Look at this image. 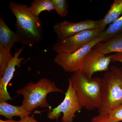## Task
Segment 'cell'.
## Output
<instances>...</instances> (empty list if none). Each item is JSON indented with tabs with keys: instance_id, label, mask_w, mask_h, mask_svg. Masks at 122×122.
I'll use <instances>...</instances> for the list:
<instances>
[{
	"instance_id": "7a4b0ae2",
	"label": "cell",
	"mask_w": 122,
	"mask_h": 122,
	"mask_svg": "<svg viewBox=\"0 0 122 122\" xmlns=\"http://www.w3.org/2000/svg\"><path fill=\"white\" fill-rule=\"evenodd\" d=\"M82 107L92 111L100 107L102 101V78L89 79L81 72L73 73L68 79Z\"/></svg>"
},
{
	"instance_id": "277c9868",
	"label": "cell",
	"mask_w": 122,
	"mask_h": 122,
	"mask_svg": "<svg viewBox=\"0 0 122 122\" xmlns=\"http://www.w3.org/2000/svg\"><path fill=\"white\" fill-rule=\"evenodd\" d=\"M64 92L54 82L45 78H41L36 83L29 82L16 91L17 94L23 96L22 106L30 112L38 107L51 110V107L46 98L48 95L51 93Z\"/></svg>"
},
{
	"instance_id": "603a6c76",
	"label": "cell",
	"mask_w": 122,
	"mask_h": 122,
	"mask_svg": "<svg viewBox=\"0 0 122 122\" xmlns=\"http://www.w3.org/2000/svg\"><path fill=\"white\" fill-rule=\"evenodd\" d=\"M0 122H21L20 120H14L13 119H8L7 120H3L2 119H0Z\"/></svg>"
},
{
	"instance_id": "52a82bcc",
	"label": "cell",
	"mask_w": 122,
	"mask_h": 122,
	"mask_svg": "<svg viewBox=\"0 0 122 122\" xmlns=\"http://www.w3.org/2000/svg\"><path fill=\"white\" fill-rule=\"evenodd\" d=\"M82 108L76 93L69 81L68 89L63 101L55 108L50 110L47 117L50 120H57L62 113V122H73L75 114Z\"/></svg>"
},
{
	"instance_id": "30bf717a",
	"label": "cell",
	"mask_w": 122,
	"mask_h": 122,
	"mask_svg": "<svg viewBox=\"0 0 122 122\" xmlns=\"http://www.w3.org/2000/svg\"><path fill=\"white\" fill-rule=\"evenodd\" d=\"M24 47H20L15 51L13 58L9 63L4 73L0 78V101L7 102L12 98L10 95L7 86L13 77L17 66H19L25 58L20 57V55L24 50Z\"/></svg>"
},
{
	"instance_id": "44dd1931",
	"label": "cell",
	"mask_w": 122,
	"mask_h": 122,
	"mask_svg": "<svg viewBox=\"0 0 122 122\" xmlns=\"http://www.w3.org/2000/svg\"><path fill=\"white\" fill-rule=\"evenodd\" d=\"M111 55L112 62H119L122 63V52L115 53Z\"/></svg>"
},
{
	"instance_id": "ba28073f",
	"label": "cell",
	"mask_w": 122,
	"mask_h": 122,
	"mask_svg": "<svg viewBox=\"0 0 122 122\" xmlns=\"http://www.w3.org/2000/svg\"><path fill=\"white\" fill-rule=\"evenodd\" d=\"M101 25V20H87L78 22L65 20L55 24L53 30L56 35L57 39L61 40L85 30L100 29Z\"/></svg>"
},
{
	"instance_id": "5b68a950",
	"label": "cell",
	"mask_w": 122,
	"mask_h": 122,
	"mask_svg": "<svg viewBox=\"0 0 122 122\" xmlns=\"http://www.w3.org/2000/svg\"><path fill=\"white\" fill-rule=\"evenodd\" d=\"M101 42L100 38L98 37L74 52L57 54L54 59V62L66 72L73 73L81 72L87 55L96 45Z\"/></svg>"
},
{
	"instance_id": "7c38bea8",
	"label": "cell",
	"mask_w": 122,
	"mask_h": 122,
	"mask_svg": "<svg viewBox=\"0 0 122 122\" xmlns=\"http://www.w3.org/2000/svg\"><path fill=\"white\" fill-rule=\"evenodd\" d=\"M94 49L106 55L112 53L122 52V33L106 41L99 42L94 47Z\"/></svg>"
},
{
	"instance_id": "9a60e30c",
	"label": "cell",
	"mask_w": 122,
	"mask_h": 122,
	"mask_svg": "<svg viewBox=\"0 0 122 122\" xmlns=\"http://www.w3.org/2000/svg\"><path fill=\"white\" fill-rule=\"evenodd\" d=\"M29 8L31 12L37 17L43 11L50 12L54 10L52 0H34L31 2Z\"/></svg>"
},
{
	"instance_id": "d6986e66",
	"label": "cell",
	"mask_w": 122,
	"mask_h": 122,
	"mask_svg": "<svg viewBox=\"0 0 122 122\" xmlns=\"http://www.w3.org/2000/svg\"><path fill=\"white\" fill-rule=\"evenodd\" d=\"M108 116V122H119L122 121V104L111 111Z\"/></svg>"
},
{
	"instance_id": "6da1fadb",
	"label": "cell",
	"mask_w": 122,
	"mask_h": 122,
	"mask_svg": "<svg viewBox=\"0 0 122 122\" xmlns=\"http://www.w3.org/2000/svg\"><path fill=\"white\" fill-rule=\"evenodd\" d=\"M9 7L16 18V32L23 46H32L43 39L42 22L39 17L30 12L29 7L15 1H10Z\"/></svg>"
},
{
	"instance_id": "4fadbf2b",
	"label": "cell",
	"mask_w": 122,
	"mask_h": 122,
	"mask_svg": "<svg viewBox=\"0 0 122 122\" xmlns=\"http://www.w3.org/2000/svg\"><path fill=\"white\" fill-rule=\"evenodd\" d=\"M32 112L25 109L22 105L13 106L6 102H0V114L8 119H13V117L18 116L20 118L30 115Z\"/></svg>"
},
{
	"instance_id": "8fae6325",
	"label": "cell",
	"mask_w": 122,
	"mask_h": 122,
	"mask_svg": "<svg viewBox=\"0 0 122 122\" xmlns=\"http://www.w3.org/2000/svg\"><path fill=\"white\" fill-rule=\"evenodd\" d=\"M20 40L16 32L11 30L2 17H0V46L11 52L13 46Z\"/></svg>"
},
{
	"instance_id": "e0dca14e",
	"label": "cell",
	"mask_w": 122,
	"mask_h": 122,
	"mask_svg": "<svg viewBox=\"0 0 122 122\" xmlns=\"http://www.w3.org/2000/svg\"><path fill=\"white\" fill-rule=\"evenodd\" d=\"M13 57L11 52L0 46V78L3 76L9 63Z\"/></svg>"
},
{
	"instance_id": "7402d4cb",
	"label": "cell",
	"mask_w": 122,
	"mask_h": 122,
	"mask_svg": "<svg viewBox=\"0 0 122 122\" xmlns=\"http://www.w3.org/2000/svg\"><path fill=\"white\" fill-rule=\"evenodd\" d=\"M21 122H39L36 120L33 115H29L20 118Z\"/></svg>"
},
{
	"instance_id": "8992f818",
	"label": "cell",
	"mask_w": 122,
	"mask_h": 122,
	"mask_svg": "<svg viewBox=\"0 0 122 122\" xmlns=\"http://www.w3.org/2000/svg\"><path fill=\"white\" fill-rule=\"evenodd\" d=\"M104 30L98 28L82 31L65 39L58 40L53 44L52 48L57 53L74 52L87 45L93 39L99 37Z\"/></svg>"
},
{
	"instance_id": "2e32d148",
	"label": "cell",
	"mask_w": 122,
	"mask_h": 122,
	"mask_svg": "<svg viewBox=\"0 0 122 122\" xmlns=\"http://www.w3.org/2000/svg\"><path fill=\"white\" fill-rule=\"evenodd\" d=\"M122 33V15L116 21L111 24L107 29L101 33L99 37L102 42H105Z\"/></svg>"
},
{
	"instance_id": "ffe728a7",
	"label": "cell",
	"mask_w": 122,
	"mask_h": 122,
	"mask_svg": "<svg viewBox=\"0 0 122 122\" xmlns=\"http://www.w3.org/2000/svg\"><path fill=\"white\" fill-rule=\"evenodd\" d=\"M91 122H108L107 115L99 114L93 118Z\"/></svg>"
},
{
	"instance_id": "3957f363",
	"label": "cell",
	"mask_w": 122,
	"mask_h": 122,
	"mask_svg": "<svg viewBox=\"0 0 122 122\" xmlns=\"http://www.w3.org/2000/svg\"><path fill=\"white\" fill-rule=\"evenodd\" d=\"M102 78V101L99 114L106 115L122 104V68L111 66Z\"/></svg>"
},
{
	"instance_id": "5bb4252c",
	"label": "cell",
	"mask_w": 122,
	"mask_h": 122,
	"mask_svg": "<svg viewBox=\"0 0 122 122\" xmlns=\"http://www.w3.org/2000/svg\"><path fill=\"white\" fill-rule=\"evenodd\" d=\"M122 15V0H115L103 18L101 19L100 28L105 30L107 25L116 21Z\"/></svg>"
},
{
	"instance_id": "9c48e42d",
	"label": "cell",
	"mask_w": 122,
	"mask_h": 122,
	"mask_svg": "<svg viewBox=\"0 0 122 122\" xmlns=\"http://www.w3.org/2000/svg\"><path fill=\"white\" fill-rule=\"evenodd\" d=\"M111 55L106 56L93 49L87 55L81 72L89 79L98 72H107L111 61Z\"/></svg>"
},
{
	"instance_id": "ac0fdd59",
	"label": "cell",
	"mask_w": 122,
	"mask_h": 122,
	"mask_svg": "<svg viewBox=\"0 0 122 122\" xmlns=\"http://www.w3.org/2000/svg\"><path fill=\"white\" fill-rule=\"evenodd\" d=\"M54 10L57 14L62 17H65L68 15V1L66 0H52Z\"/></svg>"
}]
</instances>
